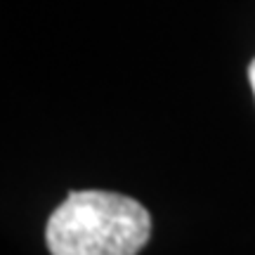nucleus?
<instances>
[{
	"mask_svg": "<svg viewBox=\"0 0 255 255\" xmlns=\"http://www.w3.org/2000/svg\"><path fill=\"white\" fill-rule=\"evenodd\" d=\"M151 234L139 201L111 191H73L47 222L52 255H137Z\"/></svg>",
	"mask_w": 255,
	"mask_h": 255,
	"instance_id": "obj_1",
	"label": "nucleus"
},
{
	"mask_svg": "<svg viewBox=\"0 0 255 255\" xmlns=\"http://www.w3.org/2000/svg\"><path fill=\"white\" fill-rule=\"evenodd\" d=\"M248 78H251V85H253V92H255V62L251 64V69H248Z\"/></svg>",
	"mask_w": 255,
	"mask_h": 255,
	"instance_id": "obj_2",
	"label": "nucleus"
}]
</instances>
